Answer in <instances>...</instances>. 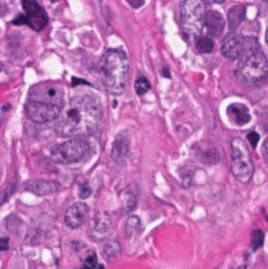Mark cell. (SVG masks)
<instances>
[{
    "label": "cell",
    "mask_w": 268,
    "mask_h": 269,
    "mask_svg": "<svg viewBox=\"0 0 268 269\" xmlns=\"http://www.w3.org/2000/svg\"><path fill=\"white\" fill-rule=\"evenodd\" d=\"M129 57L119 49L105 51L99 63L101 84L107 93L121 96L125 92L129 73Z\"/></svg>",
    "instance_id": "2"
},
{
    "label": "cell",
    "mask_w": 268,
    "mask_h": 269,
    "mask_svg": "<svg viewBox=\"0 0 268 269\" xmlns=\"http://www.w3.org/2000/svg\"><path fill=\"white\" fill-rule=\"evenodd\" d=\"M8 242H9V238H0V251H4L9 249L7 246Z\"/></svg>",
    "instance_id": "28"
},
{
    "label": "cell",
    "mask_w": 268,
    "mask_h": 269,
    "mask_svg": "<svg viewBox=\"0 0 268 269\" xmlns=\"http://www.w3.org/2000/svg\"><path fill=\"white\" fill-rule=\"evenodd\" d=\"M134 88H135L136 93L139 96L145 95L150 89V81L146 77H140L135 80Z\"/></svg>",
    "instance_id": "22"
},
{
    "label": "cell",
    "mask_w": 268,
    "mask_h": 269,
    "mask_svg": "<svg viewBox=\"0 0 268 269\" xmlns=\"http://www.w3.org/2000/svg\"><path fill=\"white\" fill-rule=\"evenodd\" d=\"M98 264L97 255L95 252L90 253L84 259L81 269H96Z\"/></svg>",
    "instance_id": "24"
},
{
    "label": "cell",
    "mask_w": 268,
    "mask_h": 269,
    "mask_svg": "<svg viewBox=\"0 0 268 269\" xmlns=\"http://www.w3.org/2000/svg\"><path fill=\"white\" fill-rule=\"evenodd\" d=\"M102 117L99 98L89 94L74 96L61 109L55 131L66 137L91 135L100 129Z\"/></svg>",
    "instance_id": "1"
},
{
    "label": "cell",
    "mask_w": 268,
    "mask_h": 269,
    "mask_svg": "<svg viewBox=\"0 0 268 269\" xmlns=\"http://www.w3.org/2000/svg\"><path fill=\"white\" fill-rule=\"evenodd\" d=\"M7 6L2 0H0V16H3L6 14Z\"/></svg>",
    "instance_id": "30"
},
{
    "label": "cell",
    "mask_w": 268,
    "mask_h": 269,
    "mask_svg": "<svg viewBox=\"0 0 268 269\" xmlns=\"http://www.w3.org/2000/svg\"><path fill=\"white\" fill-rule=\"evenodd\" d=\"M231 170L239 183L246 184L251 181L255 168L249 147L240 137H234L232 141Z\"/></svg>",
    "instance_id": "3"
},
{
    "label": "cell",
    "mask_w": 268,
    "mask_h": 269,
    "mask_svg": "<svg viewBox=\"0 0 268 269\" xmlns=\"http://www.w3.org/2000/svg\"><path fill=\"white\" fill-rule=\"evenodd\" d=\"M265 241V233L261 230H256L253 232L252 236V248L253 250H257L259 248L262 247Z\"/></svg>",
    "instance_id": "23"
},
{
    "label": "cell",
    "mask_w": 268,
    "mask_h": 269,
    "mask_svg": "<svg viewBox=\"0 0 268 269\" xmlns=\"http://www.w3.org/2000/svg\"><path fill=\"white\" fill-rule=\"evenodd\" d=\"M89 213V207L85 203H74L66 212L65 223L72 229L80 228L88 221Z\"/></svg>",
    "instance_id": "11"
},
{
    "label": "cell",
    "mask_w": 268,
    "mask_h": 269,
    "mask_svg": "<svg viewBox=\"0 0 268 269\" xmlns=\"http://www.w3.org/2000/svg\"><path fill=\"white\" fill-rule=\"evenodd\" d=\"M246 10L245 7L242 6H235L229 10L228 13V22L230 29L234 32L237 30L241 22L245 18Z\"/></svg>",
    "instance_id": "18"
},
{
    "label": "cell",
    "mask_w": 268,
    "mask_h": 269,
    "mask_svg": "<svg viewBox=\"0 0 268 269\" xmlns=\"http://www.w3.org/2000/svg\"><path fill=\"white\" fill-rule=\"evenodd\" d=\"M140 224L141 221L137 216L133 215L128 218L125 225V233L127 238H131L132 236L135 235L139 228Z\"/></svg>",
    "instance_id": "19"
},
{
    "label": "cell",
    "mask_w": 268,
    "mask_h": 269,
    "mask_svg": "<svg viewBox=\"0 0 268 269\" xmlns=\"http://www.w3.org/2000/svg\"><path fill=\"white\" fill-rule=\"evenodd\" d=\"M236 74L242 82L249 85L262 84L268 76L266 56L258 51L250 53L239 63Z\"/></svg>",
    "instance_id": "4"
},
{
    "label": "cell",
    "mask_w": 268,
    "mask_h": 269,
    "mask_svg": "<svg viewBox=\"0 0 268 269\" xmlns=\"http://www.w3.org/2000/svg\"><path fill=\"white\" fill-rule=\"evenodd\" d=\"M126 1L134 8L140 7L144 2V0H126Z\"/></svg>",
    "instance_id": "29"
},
{
    "label": "cell",
    "mask_w": 268,
    "mask_h": 269,
    "mask_svg": "<svg viewBox=\"0 0 268 269\" xmlns=\"http://www.w3.org/2000/svg\"><path fill=\"white\" fill-rule=\"evenodd\" d=\"M14 192V189L12 186H8L5 189L0 191V205H2L3 203L7 201L8 199L11 196Z\"/></svg>",
    "instance_id": "26"
},
{
    "label": "cell",
    "mask_w": 268,
    "mask_h": 269,
    "mask_svg": "<svg viewBox=\"0 0 268 269\" xmlns=\"http://www.w3.org/2000/svg\"><path fill=\"white\" fill-rule=\"evenodd\" d=\"M227 114L232 124L240 127L249 124L252 119L249 107L241 102L229 105L227 109Z\"/></svg>",
    "instance_id": "15"
},
{
    "label": "cell",
    "mask_w": 268,
    "mask_h": 269,
    "mask_svg": "<svg viewBox=\"0 0 268 269\" xmlns=\"http://www.w3.org/2000/svg\"><path fill=\"white\" fill-rule=\"evenodd\" d=\"M123 208L125 213H129L135 208L136 198L130 192H125L122 197Z\"/></svg>",
    "instance_id": "21"
},
{
    "label": "cell",
    "mask_w": 268,
    "mask_h": 269,
    "mask_svg": "<svg viewBox=\"0 0 268 269\" xmlns=\"http://www.w3.org/2000/svg\"><path fill=\"white\" fill-rule=\"evenodd\" d=\"M62 108L57 105L42 103L39 101L28 100L25 107L26 117L35 123L43 124L55 121Z\"/></svg>",
    "instance_id": "9"
},
{
    "label": "cell",
    "mask_w": 268,
    "mask_h": 269,
    "mask_svg": "<svg viewBox=\"0 0 268 269\" xmlns=\"http://www.w3.org/2000/svg\"><path fill=\"white\" fill-rule=\"evenodd\" d=\"M225 0H203V2L205 3H213V2H222Z\"/></svg>",
    "instance_id": "31"
},
{
    "label": "cell",
    "mask_w": 268,
    "mask_h": 269,
    "mask_svg": "<svg viewBox=\"0 0 268 269\" xmlns=\"http://www.w3.org/2000/svg\"><path fill=\"white\" fill-rule=\"evenodd\" d=\"M243 49L244 43L242 39L234 33L226 35L222 42V55L228 60L234 61L238 59L242 54Z\"/></svg>",
    "instance_id": "12"
},
{
    "label": "cell",
    "mask_w": 268,
    "mask_h": 269,
    "mask_svg": "<svg viewBox=\"0 0 268 269\" xmlns=\"http://www.w3.org/2000/svg\"><path fill=\"white\" fill-rule=\"evenodd\" d=\"M102 257L108 263L117 262L122 255V249L121 244L116 240H110L107 242L103 247Z\"/></svg>",
    "instance_id": "17"
},
{
    "label": "cell",
    "mask_w": 268,
    "mask_h": 269,
    "mask_svg": "<svg viewBox=\"0 0 268 269\" xmlns=\"http://www.w3.org/2000/svg\"><path fill=\"white\" fill-rule=\"evenodd\" d=\"M204 25L208 34L214 38L220 37L225 27V21L220 12L211 10L204 16Z\"/></svg>",
    "instance_id": "16"
},
{
    "label": "cell",
    "mask_w": 268,
    "mask_h": 269,
    "mask_svg": "<svg viewBox=\"0 0 268 269\" xmlns=\"http://www.w3.org/2000/svg\"><path fill=\"white\" fill-rule=\"evenodd\" d=\"M92 189L87 182L82 183L78 190V195L81 199H87L92 195Z\"/></svg>",
    "instance_id": "25"
},
{
    "label": "cell",
    "mask_w": 268,
    "mask_h": 269,
    "mask_svg": "<svg viewBox=\"0 0 268 269\" xmlns=\"http://www.w3.org/2000/svg\"><path fill=\"white\" fill-rule=\"evenodd\" d=\"M24 14L13 21L16 26L26 25L35 32L44 30L48 23V15L44 8L36 0H22Z\"/></svg>",
    "instance_id": "7"
},
{
    "label": "cell",
    "mask_w": 268,
    "mask_h": 269,
    "mask_svg": "<svg viewBox=\"0 0 268 269\" xmlns=\"http://www.w3.org/2000/svg\"><path fill=\"white\" fill-rule=\"evenodd\" d=\"M89 152L90 146L87 141L73 138L53 146L51 158L58 164H75L84 160Z\"/></svg>",
    "instance_id": "6"
},
{
    "label": "cell",
    "mask_w": 268,
    "mask_h": 269,
    "mask_svg": "<svg viewBox=\"0 0 268 269\" xmlns=\"http://www.w3.org/2000/svg\"><path fill=\"white\" fill-rule=\"evenodd\" d=\"M99 269H104V266H103L102 265H101V266H100V268H99Z\"/></svg>",
    "instance_id": "34"
},
{
    "label": "cell",
    "mask_w": 268,
    "mask_h": 269,
    "mask_svg": "<svg viewBox=\"0 0 268 269\" xmlns=\"http://www.w3.org/2000/svg\"><path fill=\"white\" fill-rule=\"evenodd\" d=\"M205 14L203 0H181L180 26L183 34L193 37L200 35Z\"/></svg>",
    "instance_id": "5"
},
{
    "label": "cell",
    "mask_w": 268,
    "mask_h": 269,
    "mask_svg": "<svg viewBox=\"0 0 268 269\" xmlns=\"http://www.w3.org/2000/svg\"><path fill=\"white\" fill-rule=\"evenodd\" d=\"M113 232V224L109 216L102 213L96 215L88 228V235L95 241H103L109 238Z\"/></svg>",
    "instance_id": "10"
},
{
    "label": "cell",
    "mask_w": 268,
    "mask_h": 269,
    "mask_svg": "<svg viewBox=\"0 0 268 269\" xmlns=\"http://www.w3.org/2000/svg\"><path fill=\"white\" fill-rule=\"evenodd\" d=\"M131 141L129 134L125 131L117 134L111 150V158L117 164L124 163L130 152Z\"/></svg>",
    "instance_id": "13"
},
{
    "label": "cell",
    "mask_w": 268,
    "mask_h": 269,
    "mask_svg": "<svg viewBox=\"0 0 268 269\" xmlns=\"http://www.w3.org/2000/svg\"><path fill=\"white\" fill-rule=\"evenodd\" d=\"M2 125V116L0 115V126Z\"/></svg>",
    "instance_id": "33"
},
{
    "label": "cell",
    "mask_w": 268,
    "mask_h": 269,
    "mask_svg": "<svg viewBox=\"0 0 268 269\" xmlns=\"http://www.w3.org/2000/svg\"><path fill=\"white\" fill-rule=\"evenodd\" d=\"M267 140H265V146H264V149H265V152H264V154H265V159L267 158V154H268V146H267Z\"/></svg>",
    "instance_id": "32"
},
{
    "label": "cell",
    "mask_w": 268,
    "mask_h": 269,
    "mask_svg": "<svg viewBox=\"0 0 268 269\" xmlns=\"http://www.w3.org/2000/svg\"><path fill=\"white\" fill-rule=\"evenodd\" d=\"M64 94V89L60 84L43 83L37 84L32 88L29 95V100L63 108Z\"/></svg>",
    "instance_id": "8"
},
{
    "label": "cell",
    "mask_w": 268,
    "mask_h": 269,
    "mask_svg": "<svg viewBox=\"0 0 268 269\" xmlns=\"http://www.w3.org/2000/svg\"><path fill=\"white\" fill-rule=\"evenodd\" d=\"M264 1H265V2H266L267 0H264Z\"/></svg>",
    "instance_id": "35"
},
{
    "label": "cell",
    "mask_w": 268,
    "mask_h": 269,
    "mask_svg": "<svg viewBox=\"0 0 268 269\" xmlns=\"http://www.w3.org/2000/svg\"><path fill=\"white\" fill-rule=\"evenodd\" d=\"M247 138L250 142L251 146H253V148H256L258 144L259 140H260V135L258 133H254V132L249 133L247 135Z\"/></svg>",
    "instance_id": "27"
},
{
    "label": "cell",
    "mask_w": 268,
    "mask_h": 269,
    "mask_svg": "<svg viewBox=\"0 0 268 269\" xmlns=\"http://www.w3.org/2000/svg\"><path fill=\"white\" fill-rule=\"evenodd\" d=\"M196 48L201 54H210L213 51V41L210 38H200L197 42Z\"/></svg>",
    "instance_id": "20"
},
{
    "label": "cell",
    "mask_w": 268,
    "mask_h": 269,
    "mask_svg": "<svg viewBox=\"0 0 268 269\" xmlns=\"http://www.w3.org/2000/svg\"><path fill=\"white\" fill-rule=\"evenodd\" d=\"M61 184L58 182L34 179L26 182L25 189L37 196H45L56 193L60 190Z\"/></svg>",
    "instance_id": "14"
}]
</instances>
